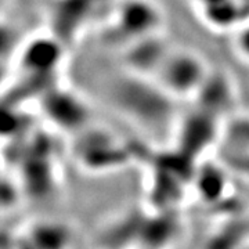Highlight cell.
<instances>
[{
    "label": "cell",
    "mask_w": 249,
    "mask_h": 249,
    "mask_svg": "<svg viewBox=\"0 0 249 249\" xmlns=\"http://www.w3.org/2000/svg\"><path fill=\"white\" fill-rule=\"evenodd\" d=\"M104 96L118 114L150 134H173L178 116L175 101L148 76L122 68L106 82Z\"/></svg>",
    "instance_id": "6da1fadb"
},
{
    "label": "cell",
    "mask_w": 249,
    "mask_h": 249,
    "mask_svg": "<svg viewBox=\"0 0 249 249\" xmlns=\"http://www.w3.org/2000/svg\"><path fill=\"white\" fill-rule=\"evenodd\" d=\"M211 70L199 53L183 47H170L152 79L173 98L193 100Z\"/></svg>",
    "instance_id": "7a4b0ae2"
},
{
    "label": "cell",
    "mask_w": 249,
    "mask_h": 249,
    "mask_svg": "<svg viewBox=\"0 0 249 249\" xmlns=\"http://www.w3.org/2000/svg\"><path fill=\"white\" fill-rule=\"evenodd\" d=\"M226 126L223 118L196 106L188 114L178 116L173 133L176 139L175 148L187 158L199 163L216 142L224 137Z\"/></svg>",
    "instance_id": "3957f363"
},
{
    "label": "cell",
    "mask_w": 249,
    "mask_h": 249,
    "mask_svg": "<svg viewBox=\"0 0 249 249\" xmlns=\"http://www.w3.org/2000/svg\"><path fill=\"white\" fill-rule=\"evenodd\" d=\"M75 144V155L83 169L109 172L124 168L133 158V151L106 129L88 126L80 130Z\"/></svg>",
    "instance_id": "277c9868"
},
{
    "label": "cell",
    "mask_w": 249,
    "mask_h": 249,
    "mask_svg": "<svg viewBox=\"0 0 249 249\" xmlns=\"http://www.w3.org/2000/svg\"><path fill=\"white\" fill-rule=\"evenodd\" d=\"M162 25L163 13L154 0H124L109 25V36L114 43L124 47L137 39L160 34Z\"/></svg>",
    "instance_id": "5b68a950"
},
{
    "label": "cell",
    "mask_w": 249,
    "mask_h": 249,
    "mask_svg": "<svg viewBox=\"0 0 249 249\" xmlns=\"http://www.w3.org/2000/svg\"><path fill=\"white\" fill-rule=\"evenodd\" d=\"M42 108L57 129L79 133L89 126V109L76 94L68 90L58 88L46 90L42 96Z\"/></svg>",
    "instance_id": "8992f818"
},
{
    "label": "cell",
    "mask_w": 249,
    "mask_h": 249,
    "mask_svg": "<svg viewBox=\"0 0 249 249\" xmlns=\"http://www.w3.org/2000/svg\"><path fill=\"white\" fill-rule=\"evenodd\" d=\"M62 60V49L55 36H35L19 49L18 68L29 79L54 75Z\"/></svg>",
    "instance_id": "52a82bcc"
},
{
    "label": "cell",
    "mask_w": 249,
    "mask_h": 249,
    "mask_svg": "<svg viewBox=\"0 0 249 249\" xmlns=\"http://www.w3.org/2000/svg\"><path fill=\"white\" fill-rule=\"evenodd\" d=\"M170 46L160 37V34L137 39L124 47V68L154 78Z\"/></svg>",
    "instance_id": "ba28073f"
},
{
    "label": "cell",
    "mask_w": 249,
    "mask_h": 249,
    "mask_svg": "<svg viewBox=\"0 0 249 249\" xmlns=\"http://www.w3.org/2000/svg\"><path fill=\"white\" fill-rule=\"evenodd\" d=\"M193 100L196 107L224 119L235 103V90L231 78L223 71L211 70Z\"/></svg>",
    "instance_id": "9c48e42d"
},
{
    "label": "cell",
    "mask_w": 249,
    "mask_h": 249,
    "mask_svg": "<svg viewBox=\"0 0 249 249\" xmlns=\"http://www.w3.org/2000/svg\"><path fill=\"white\" fill-rule=\"evenodd\" d=\"M181 223L173 211H160L152 216H145L139 237V244L144 249H166L178 240Z\"/></svg>",
    "instance_id": "30bf717a"
},
{
    "label": "cell",
    "mask_w": 249,
    "mask_h": 249,
    "mask_svg": "<svg viewBox=\"0 0 249 249\" xmlns=\"http://www.w3.org/2000/svg\"><path fill=\"white\" fill-rule=\"evenodd\" d=\"M193 187L196 196L201 198L204 204L217 206L224 201L227 188H229V176L223 169L222 165L213 162L201 160L196 165V175L193 178Z\"/></svg>",
    "instance_id": "8fae6325"
},
{
    "label": "cell",
    "mask_w": 249,
    "mask_h": 249,
    "mask_svg": "<svg viewBox=\"0 0 249 249\" xmlns=\"http://www.w3.org/2000/svg\"><path fill=\"white\" fill-rule=\"evenodd\" d=\"M72 238L71 227L57 220L36 222L27 234V240L36 249H70Z\"/></svg>",
    "instance_id": "7c38bea8"
},
{
    "label": "cell",
    "mask_w": 249,
    "mask_h": 249,
    "mask_svg": "<svg viewBox=\"0 0 249 249\" xmlns=\"http://www.w3.org/2000/svg\"><path fill=\"white\" fill-rule=\"evenodd\" d=\"M144 217L145 214L134 209L114 220L104 232V238H103L104 245L107 248L118 249L127 248L133 242L139 244Z\"/></svg>",
    "instance_id": "4fadbf2b"
},
{
    "label": "cell",
    "mask_w": 249,
    "mask_h": 249,
    "mask_svg": "<svg viewBox=\"0 0 249 249\" xmlns=\"http://www.w3.org/2000/svg\"><path fill=\"white\" fill-rule=\"evenodd\" d=\"M249 226L245 222L232 220L206 241L204 249H241L247 244Z\"/></svg>",
    "instance_id": "5bb4252c"
},
{
    "label": "cell",
    "mask_w": 249,
    "mask_h": 249,
    "mask_svg": "<svg viewBox=\"0 0 249 249\" xmlns=\"http://www.w3.org/2000/svg\"><path fill=\"white\" fill-rule=\"evenodd\" d=\"M232 47L241 60L249 64V18L234 29Z\"/></svg>",
    "instance_id": "9a60e30c"
},
{
    "label": "cell",
    "mask_w": 249,
    "mask_h": 249,
    "mask_svg": "<svg viewBox=\"0 0 249 249\" xmlns=\"http://www.w3.org/2000/svg\"><path fill=\"white\" fill-rule=\"evenodd\" d=\"M227 166L235 173L249 178V147L234 148L227 157Z\"/></svg>",
    "instance_id": "2e32d148"
},
{
    "label": "cell",
    "mask_w": 249,
    "mask_h": 249,
    "mask_svg": "<svg viewBox=\"0 0 249 249\" xmlns=\"http://www.w3.org/2000/svg\"><path fill=\"white\" fill-rule=\"evenodd\" d=\"M13 249H36V248L27 240V237H25V238H22L21 242H16V244H14V247H13Z\"/></svg>",
    "instance_id": "e0dca14e"
}]
</instances>
